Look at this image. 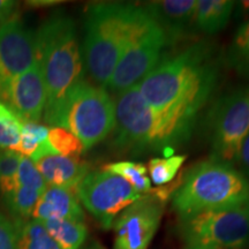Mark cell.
Returning a JSON list of instances; mask_svg holds the SVG:
<instances>
[{"mask_svg": "<svg viewBox=\"0 0 249 249\" xmlns=\"http://www.w3.org/2000/svg\"><path fill=\"white\" fill-rule=\"evenodd\" d=\"M187 249H204V248H198V247H187Z\"/></svg>", "mask_w": 249, "mask_h": 249, "instance_id": "obj_35", "label": "cell"}, {"mask_svg": "<svg viewBox=\"0 0 249 249\" xmlns=\"http://www.w3.org/2000/svg\"><path fill=\"white\" fill-rule=\"evenodd\" d=\"M60 1H49V0H46V1H29L28 2V5L31 6V7H44V6H51V5H54V4H59Z\"/></svg>", "mask_w": 249, "mask_h": 249, "instance_id": "obj_33", "label": "cell"}, {"mask_svg": "<svg viewBox=\"0 0 249 249\" xmlns=\"http://www.w3.org/2000/svg\"><path fill=\"white\" fill-rule=\"evenodd\" d=\"M80 203L105 230L111 229L118 216L141 197L126 180L108 171H93L76 187Z\"/></svg>", "mask_w": 249, "mask_h": 249, "instance_id": "obj_10", "label": "cell"}, {"mask_svg": "<svg viewBox=\"0 0 249 249\" xmlns=\"http://www.w3.org/2000/svg\"><path fill=\"white\" fill-rule=\"evenodd\" d=\"M17 185L42 192H44L46 187H48L44 178L39 173V171L37 170L34 161L29 157H24V156L21 158L20 166H18V170Z\"/></svg>", "mask_w": 249, "mask_h": 249, "instance_id": "obj_28", "label": "cell"}, {"mask_svg": "<svg viewBox=\"0 0 249 249\" xmlns=\"http://www.w3.org/2000/svg\"><path fill=\"white\" fill-rule=\"evenodd\" d=\"M223 60L239 76L249 80V20L238 28Z\"/></svg>", "mask_w": 249, "mask_h": 249, "instance_id": "obj_20", "label": "cell"}, {"mask_svg": "<svg viewBox=\"0 0 249 249\" xmlns=\"http://www.w3.org/2000/svg\"><path fill=\"white\" fill-rule=\"evenodd\" d=\"M235 1L232 0H197L195 28L197 31L213 35L227 26L233 14Z\"/></svg>", "mask_w": 249, "mask_h": 249, "instance_id": "obj_17", "label": "cell"}, {"mask_svg": "<svg viewBox=\"0 0 249 249\" xmlns=\"http://www.w3.org/2000/svg\"><path fill=\"white\" fill-rule=\"evenodd\" d=\"M236 163H239L241 169L244 170V174L249 176V134L246 136L244 142H242Z\"/></svg>", "mask_w": 249, "mask_h": 249, "instance_id": "obj_31", "label": "cell"}, {"mask_svg": "<svg viewBox=\"0 0 249 249\" xmlns=\"http://www.w3.org/2000/svg\"><path fill=\"white\" fill-rule=\"evenodd\" d=\"M48 133L49 128L44 124L38 123H23L20 140L18 144L11 150L30 158L39 148V145L48 140Z\"/></svg>", "mask_w": 249, "mask_h": 249, "instance_id": "obj_26", "label": "cell"}, {"mask_svg": "<svg viewBox=\"0 0 249 249\" xmlns=\"http://www.w3.org/2000/svg\"><path fill=\"white\" fill-rule=\"evenodd\" d=\"M4 102L23 123H38L44 116L46 89L37 60L9 85Z\"/></svg>", "mask_w": 249, "mask_h": 249, "instance_id": "obj_13", "label": "cell"}, {"mask_svg": "<svg viewBox=\"0 0 249 249\" xmlns=\"http://www.w3.org/2000/svg\"><path fill=\"white\" fill-rule=\"evenodd\" d=\"M14 225L18 249H60L40 220L18 219Z\"/></svg>", "mask_w": 249, "mask_h": 249, "instance_id": "obj_19", "label": "cell"}, {"mask_svg": "<svg viewBox=\"0 0 249 249\" xmlns=\"http://www.w3.org/2000/svg\"><path fill=\"white\" fill-rule=\"evenodd\" d=\"M116 127L112 145L124 155L164 152L165 157L191 139L196 120L156 110L140 92L139 85L117 93Z\"/></svg>", "mask_w": 249, "mask_h": 249, "instance_id": "obj_2", "label": "cell"}, {"mask_svg": "<svg viewBox=\"0 0 249 249\" xmlns=\"http://www.w3.org/2000/svg\"><path fill=\"white\" fill-rule=\"evenodd\" d=\"M36 60L46 89L44 120L59 126L62 108L70 93L83 80V55L76 24L70 15L57 12L35 33Z\"/></svg>", "mask_w": 249, "mask_h": 249, "instance_id": "obj_3", "label": "cell"}, {"mask_svg": "<svg viewBox=\"0 0 249 249\" xmlns=\"http://www.w3.org/2000/svg\"><path fill=\"white\" fill-rule=\"evenodd\" d=\"M86 249H107V248H105L102 244H99L98 241H93Z\"/></svg>", "mask_w": 249, "mask_h": 249, "instance_id": "obj_34", "label": "cell"}, {"mask_svg": "<svg viewBox=\"0 0 249 249\" xmlns=\"http://www.w3.org/2000/svg\"><path fill=\"white\" fill-rule=\"evenodd\" d=\"M182 233L187 247L246 249L249 245V202L186 218Z\"/></svg>", "mask_w": 249, "mask_h": 249, "instance_id": "obj_9", "label": "cell"}, {"mask_svg": "<svg viewBox=\"0 0 249 249\" xmlns=\"http://www.w3.org/2000/svg\"><path fill=\"white\" fill-rule=\"evenodd\" d=\"M48 142L57 155L76 157L85 152V147L79 139L64 127H50Z\"/></svg>", "mask_w": 249, "mask_h": 249, "instance_id": "obj_24", "label": "cell"}, {"mask_svg": "<svg viewBox=\"0 0 249 249\" xmlns=\"http://www.w3.org/2000/svg\"><path fill=\"white\" fill-rule=\"evenodd\" d=\"M59 127L73 133L85 150H88L113 133L116 127L114 99L105 88L83 79L67 97Z\"/></svg>", "mask_w": 249, "mask_h": 249, "instance_id": "obj_6", "label": "cell"}, {"mask_svg": "<svg viewBox=\"0 0 249 249\" xmlns=\"http://www.w3.org/2000/svg\"><path fill=\"white\" fill-rule=\"evenodd\" d=\"M163 198L142 195L121 213L114 222V249H148L163 214Z\"/></svg>", "mask_w": 249, "mask_h": 249, "instance_id": "obj_11", "label": "cell"}, {"mask_svg": "<svg viewBox=\"0 0 249 249\" xmlns=\"http://www.w3.org/2000/svg\"><path fill=\"white\" fill-rule=\"evenodd\" d=\"M23 121L0 101V148L13 149L20 140Z\"/></svg>", "mask_w": 249, "mask_h": 249, "instance_id": "obj_25", "label": "cell"}, {"mask_svg": "<svg viewBox=\"0 0 249 249\" xmlns=\"http://www.w3.org/2000/svg\"><path fill=\"white\" fill-rule=\"evenodd\" d=\"M18 5L13 0H0V27L18 17Z\"/></svg>", "mask_w": 249, "mask_h": 249, "instance_id": "obj_30", "label": "cell"}, {"mask_svg": "<svg viewBox=\"0 0 249 249\" xmlns=\"http://www.w3.org/2000/svg\"><path fill=\"white\" fill-rule=\"evenodd\" d=\"M234 18L238 20L248 21L249 20V0H240L235 1L234 5Z\"/></svg>", "mask_w": 249, "mask_h": 249, "instance_id": "obj_32", "label": "cell"}, {"mask_svg": "<svg viewBox=\"0 0 249 249\" xmlns=\"http://www.w3.org/2000/svg\"><path fill=\"white\" fill-rule=\"evenodd\" d=\"M139 5L96 2L87 8L83 62L90 77L107 89L132 30Z\"/></svg>", "mask_w": 249, "mask_h": 249, "instance_id": "obj_4", "label": "cell"}, {"mask_svg": "<svg viewBox=\"0 0 249 249\" xmlns=\"http://www.w3.org/2000/svg\"><path fill=\"white\" fill-rule=\"evenodd\" d=\"M220 64L213 43L195 42L161 58L139 83L140 92L156 110L197 119L216 90Z\"/></svg>", "mask_w": 249, "mask_h": 249, "instance_id": "obj_1", "label": "cell"}, {"mask_svg": "<svg viewBox=\"0 0 249 249\" xmlns=\"http://www.w3.org/2000/svg\"><path fill=\"white\" fill-rule=\"evenodd\" d=\"M187 156L174 155L169 157L152 158L149 161V170L150 181L156 186H163L172 181L180 167L185 163Z\"/></svg>", "mask_w": 249, "mask_h": 249, "instance_id": "obj_23", "label": "cell"}, {"mask_svg": "<svg viewBox=\"0 0 249 249\" xmlns=\"http://www.w3.org/2000/svg\"><path fill=\"white\" fill-rule=\"evenodd\" d=\"M37 170L44 178L46 185L74 189L90 172L86 161L76 157H66L57 154L46 155L34 161Z\"/></svg>", "mask_w": 249, "mask_h": 249, "instance_id": "obj_16", "label": "cell"}, {"mask_svg": "<svg viewBox=\"0 0 249 249\" xmlns=\"http://www.w3.org/2000/svg\"><path fill=\"white\" fill-rule=\"evenodd\" d=\"M22 156L0 148V192L4 195L17 186V174Z\"/></svg>", "mask_w": 249, "mask_h": 249, "instance_id": "obj_27", "label": "cell"}, {"mask_svg": "<svg viewBox=\"0 0 249 249\" xmlns=\"http://www.w3.org/2000/svg\"><path fill=\"white\" fill-rule=\"evenodd\" d=\"M31 219L85 220V213L74 189L48 186L31 213Z\"/></svg>", "mask_w": 249, "mask_h": 249, "instance_id": "obj_15", "label": "cell"}, {"mask_svg": "<svg viewBox=\"0 0 249 249\" xmlns=\"http://www.w3.org/2000/svg\"><path fill=\"white\" fill-rule=\"evenodd\" d=\"M43 224L60 249H80L88 235L87 226L80 220L49 219Z\"/></svg>", "mask_w": 249, "mask_h": 249, "instance_id": "obj_18", "label": "cell"}, {"mask_svg": "<svg viewBox=\"0 0 249 249\" xmlns=\"http://www.w3.org/2000/svg\"><path fill=\"white\" fill-rule=\"evenodd\" d=\"M249 202V180L233 165L213 160L194 165L173 195V209L182 219L210 210Z\"/></svg>", "mask_w": 249, "mask_h": 249, "instance_id": "obj_5", "label": "cell"}, {"mask_svg": "<svg viewBox=\"0 0 249 249\" xmlns=\"http://www.w3.org/2000/svg\"><path fill=\"white\" fill-rule=\"evenodd\" d=\"M36 60L35 33L20 17L0 27V101L11 82L26 71Z\"/></svg>", "mask_w": 249, "mask_h": 249, "instance_id": "obj_12", "label": "cell"}, {"mask_svg": "<svg viewBox=\"0 0 249 249\" xmlns=\"http://www.w3.org/2000/svg\"><path fill=\"white\" fill-rule=\"evenodd\" d=\"M197 0H160L144 5L145 12L160 28L166 46L176 45L189 37L195 28Z\"/></svg>", "mask_w": 249, "mask_h": 249, "instance_id": "obj_14", "label": "cell"}, {"mask_svg": "<svg viewBox=\"0 0 249 249\" xmlns=\"http://www.w3.org/2000/svg\"><path fill=\"white\" fill-rule=\"evenodd\" d=\"M104 170L126 180L141 195L149 194L151 191V181L144 164L136 161H116L105 165Z\"/></svg>", "mask_w": 249, "mask_h": 249, "instance_id": "obj_21", "label": "cell"}, {"mask_svg": "<svg viewBox=\"0 0 249 249\" xmlns=\"http://www.w3.org/2000/svg\"><path fill=\"white\" fill-rule=\"evenodd\" d=\"M211 158L233 165L249 134V86L239 87L211 103L204 120Z\"/></svg>", "mask_w": 249, "mask_h": 249, "instance_id": "obj_7", "label": "cell"}, {"mask_svg": "<svg viewBox=\"0 0 249 249\" xmlns=\"http://www.w3.org/2000/svg\"><path fill=\"white\" fill-rule=\"evenodd\" d=\"M165 46L160 28L139 5L129 37L107 89L118 93L139 85L160 61Z\"/></svg>", "mask_w": 249, "mask_h": 249, "instance_id": "obj_8", "label": "cell"}, {"mask_svg": "<svg viewBox=\"0 0 249 249\" xmlns=\"http://www.w3.org/2000/svg\"><path fill=\"white\" fill-rule=\"evenodd\" d=\"M0 249H18L17 229L0 213Z\"/></svg>", "mask_w": 249, "mask_h": 249, "instance_id": "obj_29", "label": "cell"}, {"mask_svg": "<svg viewBox=\"0 0 249 249\" xmlns=\"http://www.w3.org/2000/svg\"><path fill=\"white\" fill-rule=\"evenodd\" d=\"M42 194V191L17 185L11 192L6 193L2 196L9 211L18 219L26 220L28 217H31L34 208Z\"/></svg>", "mask_w": 249, "mask_h": 249, "instance_id": "obj_22", "label": "cell"}]
</instances>
